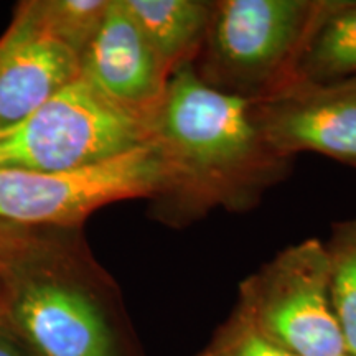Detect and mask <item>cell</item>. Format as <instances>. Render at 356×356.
<instances>
[{"label": "cell", "instance_id": "6da1fadb", "mask_svg": "<svg viewBox=\"0 0 356 356\" xmlns=\"http://www.w3.org/2000/svg\"><path fill=\"white\" fill-rule=\"evenodd\" d=\"M152 142L168 173L159 198L168 221L186 222L225 208L246 211L292 168L252 118V102L208 86L193 65L173 71L154 115Z\"/></svg>", "mask_w": 356, "mask_h": 356}, {"label": "cell", "instance_id": "7a4b0ae2", "mask_svg": "<svg viewBox=\"0 0 356 356\" xmlns=\"http://www.w3.org/2000/svg\"><path fill=\"white\" fill-rule=\"evenodd\" d=\"M25 226L0 222L3 323L33 356H145L115 284Z\"/></svg>", "mask_w": 356, "mask_h": 356}, {"label": "cell", "instance_id": "3957f363", "mask_svg": "<svg viewBox=\"0 0 356 356\" xmlns=\"http://www.w3.org/2000/svg\"><path fill=\"white\" fill-rule=\"evenodd\" d=\"M330 0H218L193 61L208 86L259 102L300 83V65Z\"/></svg>", "mask_w": 356, "mask_h": 356}, {"label": "cell", "instance_id": "277c9868", "mask_svg": "<svg viewBox=\"0 0 356 356\" xmlns=\"http://www.w3.org/2000/svg\"><path fill=\"white\" fill-rule=\"evenodd\" d=\"M150 140L152 121L109 101L79 74L24 121L0 131V168L71 170Z\"/></svg>", "mask_w": 356, "mask_h": 356}, {"label": "cell", "instance_id": "5b68a950", "mask_svg": "<svg viewBox=\"0 0 356 356\" xmlns=\"http://www.w3.org/2000/svg\"><path fill=\"white\" fill-rule=\"evenodd\" d=\"M168 173L152 140L95 165L61 172L0 168V222L76 228L99 208L129 198L163 197Z\"/></svg>", "mask_w": 356, "mask_h": 356}, {"label": "cell", "instance_id": "8992f818", "mask_svg": "<svg viewBox=\"0 0 356 356\" xmlns=\"http://www.w3.org/2000/svg\"><path fill=\"white\" fill-rule=\"evenodd\" d=\"M234 310L299 356H350L332 304L327 249L317 238L291 244L249 274Z\"/></svg>", "mask_w": 356, "mask_h": 356}, {"label": "cell", "instance_id": "52a82bcc", "mask_svg": "<svg viewBox=\"0 0 356 356\" xmlns=\"http://www.w3.org/2000/svg\"><path fill=\"white\" fill-rule=\"evenodd\" d=\"M252 118L277 152L327 155L356 168V76L299 83L282 95L252 102Z\"/></svg>", "mask_w": 356, "mask_h": 356}, {"label": "cell", "instance_id": "ba28073f", "mask_svg": "<svg viewBox=\"0 0 356 356\" xmlns=\"http://www.w3.org/2000/svg\"><path fill=\"white\" fill-rule=\"evenodd\" d=\"M81 76L109 101L154 121L172 73L124 0H109L99 29L81 55Z\"/></svg>", "mask_w": 356, "mask_h": 356}, {"label": "cell", "instance_id": "9c48e42d", "mask_svg": "<svg viewBox=\"0 0 356 356\" xmlns=\"http://www.w3.org/2000/svg\"><path fill=\"white\" fill-rule=\"evenodd\" d=\"M81 74V56L22 3L0 38V131L24 121Z\"/></svg>", "mask_w": 356, "mask_h": 356}, {"label": "cell", "instance_id": "30bf717a", "mask_svg": "<svg viewBox=\"0 0 356 356\" xmlns=\"http://www.w3.org/2000/svg\"><path fill=\"white\" fill-rule=\"evenodd\" d=\"M126 8L167 70L193 65L211 22L215 2L124 0Z\"/></svg>", "mask_w": 356, "mask_h": 356}, {"label": "cell", "instance_id": "8fae6325", "mask_svg": "<svg viewBox=\"0 0 356 356\" xmlns=\"http://www.w3.org/2000/svg\"><path fill=\"white\" fill-rule=\"evenodd\" d=\"M356 76V0H330L300 65V83Z\"/></svg>", "mask_w": 356, "mask_h": 356}, {"label": "cell", "instance_id": "7c38bea8", "mask_svg": "<svg viewBox=\"0 0 356 356\" xmlns=\"http://www.w3.org/2000/svg\"><path fill=\"white\" fill-rule=\"evenodd\" d=\"M325 249L330 264L333 310L348 355L356 356V216L333 222Z\"/></svg>", "mask_w": 356, "mask_h": 356}, {"label": "cell", "instance_id": "4fadbf2b", "mask_svg": "<svg viewBox=\"0 0 356 356\" xmlns=\"http://www.w3.org/2000/svg\"><path fill=\"white\" fill-rule=\"evenodd\" d=\"M29 3L38 24L81 56L104 19L109 0H47Z\"/></svg>", "mask_w": 356, "mask_h": 356}, {"label": "cell", "instance_id": "5bb4252c", "mask_svg": "<svg viewBox=\"0 0 356 356\" xmlns=\"http://www.w3.org/2000/svg\"><path fill=\"white\" fill-rule=\"evenodd\" d=\"M197 356H299L233 310Z\"/></svg>", "mask_w": 356, "mask_h": 356}, {"label": "cell", "instance_id": "9a60e30c", "mask_svg": "<svg viewBox=\"0 0 356 356\" xmlns=\"http://www.w3.org/2000/svg\"><path fill=\"white\" fill-rule=\"evenodd\" d=\"M0 356H33L3 322H0Z\"/></svg>", "mask_w": 356, "mask_h": 356}, {"label": "cell", "instance_id": "2e32d148", "mask_svg": "<svg viewBox=\"0 0 356 356\" xmlns=\"http://www.w3.org/2000/svg\"><path fill=\"white\" fill-rule=\"evenodd\" d=\"M3 282H2V277H0V322H3Z\"/></svg>", "mask_w": 356, "mask_h": 356}]
</instances>
